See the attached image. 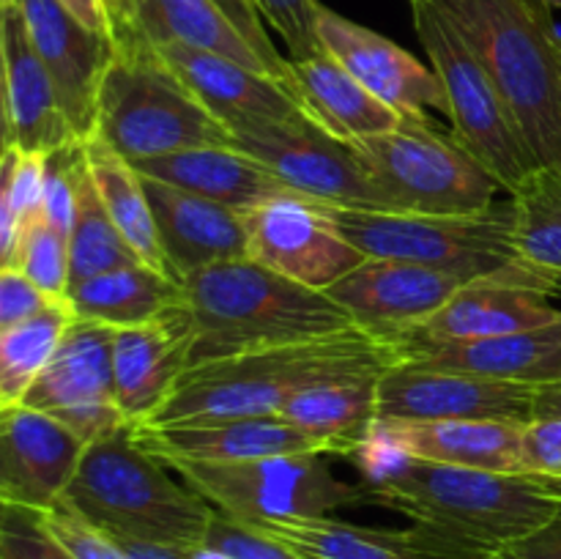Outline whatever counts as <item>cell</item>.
<instances>
[{
    "label": "cell",
    "mask_w": 561,
    "mask_h": 559,
    "mask_svg": "<svg viewBox=\"0 0 561 559\" xmlns=\"http://www.w3.org/2000/svg\"><path fill=\"white\" fill-rule=\"evenodd\" d=\"M520 381L535 384V387L537 384H559L561 381V343L546 356V360L537 362V365L531 367Z\"/></svg>",
    "instance_id": "681fc988"
},
{
    "label": "cell",
    "mask_w": 561,
    "mask_h": 559,
    "mask_svg": "<svg viewBox=\"0 0 561 559\" xmlns=\"http://www.w3.org/2000/svg\"><path fill=\"white\" fill-rule=\"evenodd\" d=\"M318 42L329 58L370 88L378 99L403 115H427L425 110L447 113V99L433 66L416 60L392 38L318 5Z\"/></svg>",
    "instance_id": "d6986e66"
},
{
    "label": "cell",
    "mask_w": 561,
    "mask_h": 559,
    "mask_svg": "<svg viewBox=\"0 0 561 559\" xmlns=\"http://www.w3.org/2000/svg\"><path fill=\"white\" fill-rule=\"evenodd\" d=\"M142 186L157 219L164 255L181 283L214 263L247 258L244 214L148 175H142Z\"/></svg>",
    "instance_id": "cb8c5ba5"
},
{
    "label": "cell",
    "mask_w": 561,
    "mask_h": 559,
    "mask_svg": "<svg viewBox=\"0 0 561 559\" xmlns=\"http://www.w3.org/2000/svg\"><path fill=\"white\" fill-rule=\"evenodd\" d=\"M290 77L296 96L310 118L327 126L340 140L356 142L383 135L405 118L327 53L307 60H290Z\"/></svg>",
    "instance_id": "f1b7e54d"
},
{
    "label": "cell",
    "mask_w": 561,
    "mask_h": 559,
    "mask_svg": "<svg viewBox=\"0 0 561 559\" xmlns=\"http://www.w3.org/2000/svg\"><path fill=\"white\" fill-rule=\"evenodd\" d=\"M206 546L228 554L230 559H307L288 543L266 535L257 526L239 524L233 518H225L222 513L214 510V518L206 532Z\"/></svg>",
    "instance_id": "ab89813d"
},
{
    "label": "cell",
    "mask_w": 561,
    "mask_h": 559,
    "mask_svg": "<svg viewBox=\"0 0 561 559\" xmlns=\"http://www.w3.org/2000/svg\"><path fill=\"white\" fill-rule=\"evenodd\" d=\"M214 3L222 9V14L228 16L230 22H233L236 31L244 36V42L250 44L257 55H261V60L266 64L268 75L296 93L294 77H290V60L285 58V55H279V49L274 47V42L268 38V31L263 27V14H261V9H257L255 0H214Z\"/></svg>",
    "instance_id": "7bdbcfd3"
},
{
    "label": "cell",
    "mask_w": 561,
    "mask_h": 559,
    "mask_svg": "<svg viewBox=\"0 0 561 559\" xmlns=\"http://www.w3.org/2000/svg\"><path fill=\"white\" fill-rule=\"evenodd\" d=\"M365 499L482 554L529 535L559 510L535 477L411 458L373 433L354 455Z\"/></svg>",
    "instance_id": "6da1fadb"
},
{
    "label": "cell",
    "mask_w": 561,
    "mask_h": 559,
    "mask_svg": "<svg viewBox=\"0 0 561 559\" xmlns=\"http://www.w3.org/2000/svg\"><path fill=\"white\" fill-rule=\"evenodd\" d=\"M0 559H77L42 526L38 513L5 507L0 524Z\"/></svg>",
    "instance_id": "60d3db41"
},
{
    "label": "cell",
    "mask_w": 561,
    "mask_h": 559,
    "mask_svg": "<svg viewBox=\"0 0 561 559\" xmlns=\"http://www.w3.org/2000/svg\"><path fill=\"white\" fill-rule=\"evenodd\" d=\"M131 168L148 179L181 186L241 214L288 192L266 164L233 146L186 148L164 157L135 159Z\"/></svg>",
    "instance_id": "4316f807"
},
{
    "label": "cell",
    "mask_w": 561,
    "mask_h": 559,
    "mask_svg": "<svg viewBox=\"0 0 561 559\" xmlns=\"http://www.w3.org/2000/svg\"><path fill=\"white\" fill-rule=\"evenodd\" d=\"M157 53L195 91L208 113L233 135L310 115L283 82L244 64H236L225 55L186 47L179 42L157 44Z\"/></svg>",
    "instance_id": "ac0fdd59"
},
{
    "label": "cell",
    "mask_w": 561,
    "mask_h": 559,
    "mask_svg": "<svg viewBox=\"0 0 561 559\" xmlns=\"http://www.w3.org/2000/svg\"><path fill=\"white\" fill-rule=\"evenodd\" d=\"M66 11H69L75 20H80L82 25L91 27V31L102 33V36L113 38V27H110V11L107 0H58Z\"/></svg>",
    "instance_id": "c3c4849f"
},
{
    "label": "cell",
    "mask_w": 561,
    "mask_h": 559,
    "mask_svg": "<svg viewBox=\"0 0 561 559\" xmlns=\"http://www.w3.org/2000/svg\"><path fill=\"white\" fill-rule=\"evenodd\" d=\"M75 318L69 299H60L33 318L0 329V406L22 403Z\"/></svg>",
    "instance_id": "e575fe53"
},
{
    "label": "cell",
    "mask_w": 561,
    "mask_h": 559,
    "mask_svg": "<svg viewBox=\"0 0 561 559\" xmlns=\"http://www.w3.org/2000/svg\"><path fill=\"white\" fill-rule=\"evenodd\" d=\"M535 480L540 482V486L546 488V491L551 493L553 499H559V502H561V480H540V477H535Z\"/></svg>",
    "instance_id": "816d5d0a"
},
{
    "label": "cell",
    "mask_w": 561,
    "mask_h": 559,
    "mask_svg": "<svg viewBox=\"0 0 561 559\" xmlns=\"http://www.w3.org/2000/svg\"><path fill=\"white\" fill-rule=\"evenodd\" d=\"M561 318V310L548 305V296L535 288L502 277L474 280L463 285L442 310L416 327L392 334L387 343L394 356L414 345L463 343V340L499 338V334L526 332Z\"/></svg>",
    "instance_id": "7402d4cb"
},
{
    "label": "cell",
    "mask_w": 561,
    "mask_h": 559,
    "mask_svg": "<svg viewBox=\"0 0 561 559\" xmlns=\"http://www.w3.org/2000/svg\"><path fill=\"white\" fill-rule=\"evenodd\" d=\"M53 301L38 285H33L20 269H0V329L33 318Z\"/></svg>",
    "instance_id": "f6af8a7d"
},
{
    "label": "cell",
    "mask_w": 561,
    "mask_h": 559,
    "mask_svg": "<svg viewBox=\"0 0 561 559\" xmlns=\"http://www.w3.org/2000/svg\"><path fill=\"white\" fill-rule=\"evenodd\" d=\"M184 310L192 329L190 367L356 327L327 290L307 288L252 258L190 274L184 280Z\"/></svg>",
    "instance_id": "7a4b0ae2"
},
{
    "label": "cell",
    "mask_w": 561,
    "mask_h": 559,
    "mask_svg": "<svg viewBox=\"0 0 561 559\" xmlns=\"http://www.w3.org/2000/svg\"><path fill=\"white\" fill-rule=\"evenodd\" d=\"M381 373L367 370L310 384L279 409V417L312 438L327 455L354 458L378 422Z\"/></svg>",
    "instance_id": "83f0119b"
},
{
    "label": "cell",
    "mask_w": 561,
    "mask_h": 559,
    "mask_svg": "<svg viewBox=\"0 0 561 559\" xmlns=\"http://www.w3.org/2000/svg\"><path fill=\"white\" fill-rule=\"evenodd\" d=\"M392 212L480 214L496 203V175L427 115H405L392 132L354 142Z\"/></svg>",
    "instance_id": "ba28073f"
},
{
    "label": "cell",
    "mask_w": 561,
    "mask_h": 559,
    "mask_svg": "<svg viewBox=\"0 0 561 559\" xmlns=\"http://www.w3.org/2000/svg\"><path fill=\"white\" fill-rule=\"evenodd\" d=\"M88 442L69 425L25 403L0 406V499L5 507H60Z\"/></svg>",
    "instance_id": "9a60e30c"
},
{
    "label": "cell",
    "mask_w": 561,
    "mask_h": 559,
    "mask_svg": "<svg viewBox=\"0 0 561 559\" xmlns=\"http://www.w3.org/2000/svg\"><path fill=\"white\" fill-rule=\"evenodd\" d=\"M110 11V27H113V44L115 49H126L140 44V33H137V16H135V0H107Z\"/></svg>",
    "instance_id": "7dc6e473"
},
{
    "label": "cell",
    "mask_w": 561,
    "mask_h": 559,
    "mask_svg": "<svg viewBox=\"0 0 561 559\" xmlns=\"http://www.w3.org/2000/svg\"><path fill=\"white\" fill-rule=\"evenodd\" d=\"M376 433L411 458L496 475H520L524 425L518 422L378 420Z\"/></svg>",
    "instance_id": "484cf974"
},
{
    "label": "cell",
    "mask_w": 561,
    "mask_h": 559,
    "mask_svg": "<svg viewBox=\"0 0 561 559\" xmlns=\"http://www.w3.org/2000/svg\"><path fill=\"white\" fill-rule=\"evenodd\" d=\"M332 219L365 258L422 263L458 274L469 283L502 277L546 296L561 294L551 280L540 277L520 261L513 201H496L480 214L356 212L332 206Z\"/></svg>",
    "instance_id": "8992f818"
},
{
    "label": "cell",
    "mask_w": 561,
    "mask_h": 559,
    "mask_svg": "<svg viewBox=\"0 0 561 559\" xmlns=\"http://www.w3.org/2000/svg\"><path fill=\"white\" fill-rule=\"evenodd\" d=\"M192 329L184 301L137 327L115 329V400L129 425H146L190 367Z\"/></svg>",
    "instance_id": "44dd1931"
},
{
    "label": "cell",
    "mask_w": 561,
    "mask_h": 559,
    "mask_svg": "<svg viewBox=\"0 0 561 559\" xmlns=\"http://www.w3.org/2000/svg\"><path fill=\"white\" fill-rule=\"evenodd\" d=\"M22 14L71 132L80 142L91 140L96 135L99 93L115 55L113 38L82 25L58 0H25Z\"/></svg>",
    "instance_id": "e0dca14e"
},
{
    "label": "cell",
    "mask_w": 561,
    "mask_h": 559,
    "mask_svg": "<svg viewBox=\"0 0 561 559\" xmlns=\"http://www.w3.org/2000/svg\"><path fill=\"white\" fill-rule=\"evenodd\" d=\"M0 58H3V148L47 153L75 142L60 110L53 77L33 47L22 5H0Z\"/></svg>",
    "instance_id": "ffe728a7"
},
{
    "label": "cell",
    "mask_w": 561,
    "mask_h": 559,
    "mask_svg": "<svg viewBox=\"0 0 561 559\" xmlns=\"http://www.w3.org/2000/svg\"><path fill=\"white\" fill-rule=\"evenodd\" d=\"M491 559H561V502L546 524L493 551Z\"/></svg>",
    "instance_id": "bcb514c9"
},
{
    "label": "cell",
    "mask_w": 561,
    "mask_h": 559,
    "mask_svg": "<svg viewBox=\"0 0 561 559\" xmlns=\"http://www.w3.org/2000/svg\"><path fill=\"white\" fill-rule=\"evenodd\" d=\"M64 507L107 537L179 548L206 543L214 518L201 493L179 486L164 464L135 442V425L88 444Z\"/></svg>",
    "instance_id": "5b68a950"
},
{
    "label": "cell",
    "mask_w": 561,
    "mask_h": 559,
    "mask_svg": "<svg viewBox=\"0 0 561 559\" xmlns=\"http://www.w3.org/2000/svg\"><path fill=\"white\" fill-rule=\"evenodd\" d=\"M184 301V283L146 266L113 269L71 285L69 305L82 321L124 329L148 323Z\"/></svg>",
    "instance_id": "f546056e"
},
{
    "label": "cell",
    "mask_w": 561,
    "mask_h": 559,
    "mask_svg": "<svg viewBox=\"0 0 561 559\" xmlns=\"http://www.w3.org/2000/svg\"><path fill=\"white\" fill-rule=\"evenodd\" d=\"M561 343V318L546 327L526 329L499 338L463 340V343H431L400 351L398 362L425 370L469 373L485 378H520Z\"/></svg>",
    "instance_id": "4dcf8cb0"
},
{
    "label": "cell",
    "mask_w": 561,
    "mask_h": 559,
    "mask_svg": "<svg viewBox=\"0 0 561 559\" xmlns=\"http://www.w3.org/2000/svg\"><path fill=\"white\" fill-rule=\"evenodd\" d=\"M409 3L416 38L444 88V115L453 124L455 140L496 175L504 192H513L531 170L540 168L513 110L453 22L431 0Z\"/></svg>",
    "instance_id": "9c48e42d"
},
{
    "label": "cell",
    "mask_w": 561,
    "mask_h": 559,
    "mask_svg": "<svg viewBox=\"0 0 561 559\" xmlns=\"http://www.w3.org/2000/svg\"><path fill=\"white\" fill-rule=\"evenodd\" d=\"M378 420H535V384L394 362L378 378Z\"/></svg>",
    "instance_id": "5bb4252c"
},
{
    "label": "cell",
    "mask_w": 561,
    "mask_h": 559,
    "mask_svg": "<svg viewBox=\"0 0 561 559\" xmlns=\"http://www.w3.org/2000/svg\"><path fill=\"white\" fill-rule=\"evenodd\" d=\"M44 529L66 548V551L75 554L77 559H129V554L107 537L104 532L93 529L91 524L75 515L71 510H66L64 504L49 513H38Z\"/></svg>",
    "instance_id": "b9f144b4"
},
{
    "label": "cell",
    "mask_w": 561,
    "mask_h": 559,
    "mask_svg": "<svg viewBox=\"0 0 561 559\" xmlns=\"http://www.w3.org/2000/svg\"><path fill=\"white\" fill-rule=\"evenodd\" d=\"M542 417H561V381L535 387V420Z\"/></svg>",
    "instance_id": "f907efd6"
},
{
    "label": "cell",
    "mask_w": 561,
    "mask_h": 559,
    "mask_svg": "<svg viewBox=\"0 0 561 559\" xmlns=\"http://www.w3.org/2000/svg\"><path fill=\"white\" fill-rule=\"evenodd\" d=\"M469 280L422 263L365 258L327 294L365 332L387 340L442 310Z\"/></svg>",
    "instance_id": "2e32d148"
},
{
    "label": "cell",
    "mask_w": 561,
    "mask_h": 559,
    "mask_svg": "<svg viewBox=\"0 0 561 559\" xmlns=\"http://www.w3.org/2000/svg\"><path fill=\"white\" fill-rule=\"evenodd\" d=\"M135 442L159 464L175 460H250L268 455L323 453L312 438L296 431L279 414L230 417L211 422H179V425H137Z\"/></svg>",
    "instance_id": "603a6c76"
},
{
    "label": "cell",
    "mask_w": 561,
    "mask_h": 559,
    "mask_svg": "<svg viewBox=\"0 0 561 559\" xmlns=\"http://www.w3.org/2000/svg\"><path fill=\"white\" fill-rule=\"evenodd\" d=\"M548 5H551V9H561V0H546Z\"/></svg>",
    "instance_id": "db71d44e"
},
{
    "label": "cell",
    "mask_w": 561,
    "mask_h": 559,
    "mask_svg": "<svg viewBox=\"0 0 561 559\" xmlns=\"http://www.w3.org/2000/svg\"><path fill=\"white\" fill-rule=\"evenodd\" d=\"M255 526L288 543L307 559H491V554L416 524L411 529H378L323 515L266 521Z\"/></svg>",
    "instance_id": "d4e9b609"
},
{
    "label": "cell",
    "mask_w": 561,
    "mask_h": 559,
    "mask_svg": "<svg viewBox=\"0 0 561 559\" xmlns=\"http://www.w3.org/2000/svg\"><path fill=\"white\" fill-rule=\"evenodd\" d=\"M85 162L99 197H102L104 208L113 217L115 228L121 230L126 244L137 252V258L146 266L179 280L168 255H164L157 219H153L151 203H148L146 186H142V175L131 168L129 159L121 157L102 137L85 140Z\"/></svg>",
    "instance_id": "1f68e13d"
},
{
    "label": "cell",
    "mask_w": 561,
    "mask_h": 559,
    "mask_svg": "<svg viewBox=\"0 0 561 559\" xmlns=\"http://www.w3.org/2000/svg\"><path fill=\"white\" fill-rule=\"evenodd\" d=\"M124 159H151L186 148L233 146L190 85L148 42L115 49L99 93L96 135Z\"/></svg>",
    "instance_id": "52a82bcc"
},
{
    "label": "cell",
    "mask_w": 561,
    "mask_h": 559,
    "mask_svg": "<svg viewBox=\"0 0 561 559\" xmlns=\"http://www.w3.org/2000/svg\"><path fill=\"white\" fill-rule=\"evenodd\" d=\"M192 491L217 513L239 524H266L285 518H323L348 504L367 502L365 488L334 477L321 453L268 455L250 460H175Z\"/></svg>",
    "instance_id": "30bf717a"
},
{
    "label": "cell",
    "mask_w": 561,
    "mask_h": 559,
    "mask_svg": "<svg viewBox=\"0 0 561 559\" xmlns=\"http://www.w3.org/2000/svg\"><path fill=\"white\" fill-rule=\"evenodd\" d=\"M25 0H0V5H22Z\"/></svg>",
    "instance_id": "f5cc1de1"
},
{
    "label": "cell",
    "mask_w": 561,
    "mask_h": 559,
    "mask_svg": "<svg viewBox=\"0 0 561 559\" xmlns=\"http://www.w3.org/2000/svg\"><path fill=\"white\" fill-rule=\"evenodd\" d=\"M44 184L47 168L42 153H25L14 146L3 148L0 162V269L14 263L22 230L44 219Z\"/></svg>",
    "instance_id": "8d00e7d4"
},
{
    "label": "cell",
    "mask_w": 561,
    "mask_h": 559,
    "mask_svg": "<svg viewBox=\"0 0 561 559\" xmlns=\"http://www.w3.org/2000/svg\"><path fill=\"white\" fill-rule=\"evenodd\" d=\"M515 247L531 272L561 290V164H540L513 192Z\"/></svg>",
    "instance_id": "836d02e7"
},
{
    "label": "cell",
    "mask_w": 561,
    "mask_h": 559,
    "mask_svg": "<svg viewBox=\"0 0 561 559\" xmlns=\"http://www.w3.org/2000/svg\"><path fill=\"white\" fill-rule=\"evenodd\" d=\"M513 110L540 164H561V36L546 0H431Z\"/></svg>",
    "instance_id": "277c9868"
},
{
    "label": "cell",
    "mask_w": 561,
    "mask_h": 559,
    "mask_svg": "<svg viewBox=\"0 0 561 559\" xmlns=\"http://www.w3.org/2000/svg\"><path fill=\"white\" fill-rule=\"evenodd\" d=\"M247 258L296 280L307 288L327 290L365 261L340 233L332 206L301 192H283L244 212Z\"/></svg>",
    "instance_id": "7c38bea8"
},
{
    "label": "cell",
    "mask_w": 561,
    "mask_h": 559,
    "mask_svg": "<svg viewBox=\"0 0 561 559\" xmlns=\"http://www.w3.org/2000/svg\"><path fill=\"white\" fill-rule=\"evenodd\" d=\"M69 255L71 285L96 277V274L113 272V269L142 263L137 252L126 244L121 230L115 228L113 217L104 208L96 184L91 179V170H88V162L85 173L80 179V190H77V217L75 228H71Z\"/></svg>",
    "instance_id": "d590c367"
},
{
    "label": "cell",
    "mask_w": 561,
    "mask_h": 559,
    "mask_svg": "<svg viewBox=\"0 0 561 559\" xmlns=\"http://www.w3.org/2000/svg\"><path fill=\"white\" fill-rule=\"evenodd\" d=\"M33 285L44 290L49 299H69L71 290V255L69 239L47 219H36L20 236L14 263Z\"/></svg>",
    "instance_id": "74e56055"
},
{
    "label": "cell",
    "mask_w": 561,
    "mask_h": 559,
    "mask_svg": "<svg viewBox=\"0 0 561 559\" xmlns=\"http://www.w3.org/2000/svg\"><path fill=\"white\" fill-rule=\"evenodd\" d=\"M394 362L398 356L392 345L359 327L305 343L203 362L186 367L168 403L146 425L279 414V409L310 384L387 370Z\"/></svg>",
    "instance_id": "3957f363"
},
{
    "label": "cell",
    "mask_w": 561,
    "mask_h": 559,
    "mask_svg": "<svg viewBox=\"0 0 561 559\" xmlns=\"http://www.w3.org/2000/svg\"><path fill=\"white\" fill-rule=\"evenodd\" d=\"M135 16L140 38L153 47L179 42L186 47L225 55L236 64L268 75L261 55L244 42V36L214 0H135Z\"/></svg>",
    "instance_id": "d6a6232c"
},
{
    "label": "cell",
    "mask_w": 561,
    "mask_h": 559,
    "mask_svg": "<svg viewBox=\"0 0 561 559\" xmlns=\"http://www.w3.org/2000/svg\"><path fill=\"white\" fill-rule=\"evenodd\" d=\"M263 20L285 38L288 60L323 55L318 42V5L321 0H255Z\"/></svg>",
    "instance_id": "f35d334b"
},
{
    "label": "cell",
    "mask_w": 561,
    "mask_h": 559,
    "mask_svg": "<svg viewBox=\"0 0 561 559\" xmlns=\"http://www.w3.org/2000/svg\"><path fill=\"white\" fill-rule=\"evenodd\" d=\"M520 475L561 480V417H542L524 425Z\"/></svg>",
    "instance_id": "ee69618b"
},
{
    "label": "cell",
    "mask_w": 561,
    "mask_h": 559,
    "mask_svg": "<svg viewBox=\"0 0 561 559\" xmlns=\"http://www.w3.org/2000/svg\"><path fill=\"white\" fill-rule=\"evenodd\" d=\"M113 343V327L75 318L22 403L60 420L88 444L129 425L115 400Z\"/></svg>",
    "instance_id": "4fadbf2b"
},
{
    "label": "cell",
    "mask_w": 561,
    "mask_h": 559,
    "mask_svg": "<svg viewBox=\"0 0 561 559\" xmlns=\"http://www.w3.org/2000/svg\"><path fill=\"white\" fill-rule=\"evenodd\" d=\"M233 148L250 153L288 190L312 201L356 212H392L354 142L340 140L310 115L239 132L233 135Z\"/></svg>",
    "instance_id": "8fae6325"
}]
</instances>
